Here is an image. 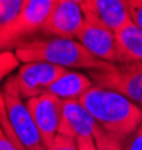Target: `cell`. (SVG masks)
<instances>
[{
	"label": "cell",
	"mask_w": 142,
	"mask_h": 150,
	"mask_svg": "<svg viewBox=\"0 0 142 150\" xmlns=\"http://www.w3.org/2000/svg\"><path fill=\"white\" fill-rule=\"evenodd\" d=\"M81 104L102 129L123 143L130 138L142 123V107L109 89L93 86L81 98Z\"/></svg>",
	"instance_id": "1"
},
{
	"label": "cell",
	"mask_w": 142,
	"mask_h": 150,
	"mask_svg": "<svg viewBox=\"0 0 142 150\" xmlns=\"http://www.w3.org/2000/svg\"><path fill=\"white\" fill-rule=\"evenodd\" d=\"M21 63L44 62L67 71H102L111 63L93 57L76 39L63 38H33L15 50Z\"/></svg>",
	"instance_id": "2"
},
{
	"label": "cell",
	"mask_w": 142,
	"mask_h": 150,
	"mask_svg": "<svg viewBox=\"0 0 142 150\" xmlns=\"http://www.w3.org/2000/svg\"><path fill=\"white\" fill-rule=\"evenodd\" d=\"M3 105L8 120L18 140L27 150H48L41 138V134L37 131L36 125L29 112V108L25 105V99L21 96L15 75L3 84L2 90Z\"/></svg>",
	"instance_id": "3"
},
{
	"label": "cell",
	"mask_w": 142,
	"mask_h": 150,
	"mask_svg": "<svg viewBox=\"0 0 142 150\" xmlns=\"http://www.w3.org/2000/svg\"><path fill=\"white\" fill-rule=\"evenodd\" d=\"M94 86L118 92L142 107V62L111 65L106 69L88 72Z\"/></svg>",
	"instance_id": "4"
},
{
	"label": "cell",
	"mask_w": 142,
	"mask_h": 150,
	"mask_svg": "<svg viewBox=\"0 0 142 150\" xmlns=\"http://www.w3.org/2000/svg\"><path fill=\"white\" fill-rule=\"evenodd\" d=\"M25 105H27L30 116L41 134L45 147L48 149L58 135L63 101H60L54 95L44 93L27 99Z\"/></svg>",
	"instance_id": "5"
},
{
	"label": "cell",
	"mask_w": 142,
	"mask_h": 150,
	"mask_svg": "<svg viewBox=\"0 0 142 150\" xmlns=\"http://www.w3.org/2000/svg\"><path fill=\"white\" fill-rule=\"evenodd\" d=\"M67 69H63L44 62H30V63H21L18 68L15 78L21 96L27 101L30 98L44 95L49 90L61 75Z\"/></svg>",
	"instance_id": "6"
},
{
	"label": "cell",
	"mask_w": 142,
	"mask_h": 150,
	"mask_svg": "<svg viewBox=\"0 0 142 150\" xmlns=\"http://www.w3.org/2000/svg\"><path fill=\"white\" fill-rule=\"evenodd\" d=\"M84 23L85 18L81 5L67 2V0H58L41 33L46 35V38L76 39Z\"/></svg>",
	"instance_id": "7"
},
{
	"label": "cell",
	"mask_w": 142,
	"mask_h": 150,
	"mask_svg": "<svg viewBox=\"0 0 142 150\" xmlns=\"http://www.w3.org/2000/svg\"><path fill=\"white\" fill-rule=\"evenodd\" d=\"M85 21L117 32L130 21L126 0H84L81 5Z\"/></svg>",
	"instance_id": "8"
},
{
	"label": "cell",
	"mask_w": 142,
	"mask_h": 150,
	"mask_svg": "<svg viewBox=\"0 0 142 150\" xmlns=\"http://www.w3.org/2000/svg\"><path fill=\"white\" fill-rule=\"evenodd\" d=\"M76 41L93 57L111 65H117V45L114 32L99 24L85 21L81 32L76 36Z\"/></svg>",
	"instance_id": "9"
},
{
	"label": "cell",
	"mask_w": 142,
	"mask_h": 150,
	"mask_svg": "<svg viewBox=\"0 0 142 150\" xmlns=\"http://www.w3.org/2000/svg\"><path fill=\"white\" fill-rule=\"evenodd\" d=\"M58 0H24L18 17L9 26L18 35L33 39L34 33L42 32Z\"/></svg>",
	"instance_id": "10"
},
{
	"label": "cell",
	"mask_w": 142,
	"mask_h": 150,
	"mask_svg": "<svg viewBox=\"0 0 142 150\" xmlns=\"http://www.w3.org/2000/svg\"><path fill=\"white\" fill-rule=\"evenodd\" d=\"M97 123L81 104V101H63L61 120L58 134L69 138H81L85 135H93Z\"/></svg>",
	"instance_id": "11"
},
{
	"label": "cell",
	"mask_w": 142,
	"mask_h": 150,
	"mask_svg": "<svg viewBox=\"0 0 142 150\" xmlns=\"http://www.w3.org/2000/svg\"><path fill=\"white\" fill-rule=\"evenodd\" d=\"M114 35L117 45V65L142 62V30L132 20Z\"/></svg>",
	"instance_id": "12"
},
{
	"label": "cell",
	"mask_w": 142,
	"mask_h": 150,
	"mask_svg": "<svg viewBox=\"0 0 142 150\" xmlns=\"http://www.w3.org/2000/svg\"><path fill=\"white\" fill-rule=\"evenodd\" d=\"M94 86L91 77L81 71H66L49 87L46 93L60 101H81V98Z\"/></svg>",
	"instance_id": "13"
},
{
	"label": "cell",
	"mask_w": 142,
	"mask_h": 150,
	"mask_svg": "<svg viewBox=\"0 0 142 150\" xmlns=\"http://www.w3.org/2000/svg\"><path fill=\"white\" fill-rule=\"evenodd\" d=\"M20 66L21 62L15 54V50H8V51L0 53V87L12 77L14 71H18Z\"/></svg>",
	"instance_id": "14"
},
{
	"label": "cell",
	"mask_w": 142,
	"mask_h": 150,
	"mask_svg": "<svg viewBox=\"0 0 142 150\" xmlns=\"http://www.w3.org/2000/svg\"><path fill=\"white\" fill-rule=\"evenodd\" d=\"M27 41L30 39L18 35L9 24H5V26L0 24V53L8 51V50H17L20 45L25 44Z\"/></svg>",
	"instance_id": "15"
},
{
	"label": "cell",
	"mask_w": 142,
	"mask_h": 150,
	"mask_svg": "<svg viewBox=\"0 0 142 150\" xmlns=\"http://www.w3.org/2000/svg\"><path fill=\"white\" fill-rule=\"evenodd\" d=\"M93 138L96 141L97 150H124V143L118 140L117 137L106 132L105 129H102L99 125L94 128Z\"/></svg>",
	"instance_id": "16"
},
{
	"label": "cell",
	"mask_w": 142,
	"mask_h": 150,
	"mask_svg": "<svg viewBox=\"0 0 142 150\" xmlns=\"http://www.w3.org/2000/svg\"><path fill=\"white\" fill-rule=\"evenodd\" d=\"M0 123H2V126H3L5 134L8 135V138L11 140V143H12V144L15 146V149H17V150H27V149H25V147L22 146V143L18 140V137L15 135L14 129H12L11 123H9V120H8L6 111H5V105H3V98H2V93H0Z\"/></svg>",
	"instance_id": "17"
},
{
	"label": "cell",
	"mask_w": 142,
	"mask_h": 150,
	"mask_svg": "<svg viewBox=\"0 0 142 150\" xmlns=\"http://www.w3.org/2000/svg\"><path fill=\"white\" fill-rule=\"evenodd\" d=\"M48 150H76V140L58 134Z\"/></svg>",
	"instance_id": "18"
},
{
	"label": "cell",
	"mask_w": 142,
	"mask_h": 150,
	"mask_svg": "<svg viewBox=\"0 0 142 150\" xmlns=\"http://www.w3.org/2000/svg\"><path fill=\"white\" fill-rule=\"evenodd\" d=\"M129 14L130 20L142 30V0H129Z\"/></svg>",
	"instance_id": "19"
},
{
	"label": "cell",
	"mask_w": 142,
	"mask_h": 150,
	"mask_svg": "<svg viewBox=\"0 0 142 150\" xmlns=\"http://www.w3.org/2000/svg\"><path fill=\"white\" fill-rule=\"evenodd\" d=\"M124 150H142V132L136 131L124 141Z\"/></svg>",
	"instance_id": "20"
},
{
	"label": "cell",
	"mask_w": 142,
	"mask_h": 150,
	"mask_svg": "<svg viewBox=\"0 0 142 150\" xmlns=\"http://www.w3.org/2000/svg\"><path fill=\"white\" fill-rule=\"evenodd\" d=\"M76 150H97L93 135H85L76 138Z\"/></svg>",
	"instance_id": "21"
},
{
	"label": "cell",
	"mask_w": 142,
	"mask_h": 150,
	"mask_svg": "<svg viewBox=\"0 0 142 150\" xmlns=\"http://www.w3.org/2000/svg\"><path fill=\"white\" fill-rule=\"evenodd\" d=\"M0 150H17L15 146L11 143V140L8 138V135L3 131V126L0 123Z\"/></svg>",
	"instance_id": "22"
},
{
	"label": "cell",
	"mask_w": 142,
	"mask_h": 150,
	"mask_svg": "<svg viewBox=\"0 0 142 150\" xmlns=\"http://www.w3.org/2000/svg\"><path fill=\"white\" fill-rule=\"evenodd\" d=\"M67 2H72V3H76V5H82L84 0H67Z\"/></svg>",
	"instance_id": "23"
},
{
	"label": "cell",
	"mask_w": 142,
	"mask_h": 150,
	"mask_svg": "<svg viewBox=\"0 0 142 150\" xmlns=\"http://www.w3.org/2000/svg\"><path fill=\"white\" fill-rule=\"evenodd\" d=\"M139 132H142V123H141V126H139V129H138Z\"/></svg>",
	"instance_id": "24"
},
{
	"label": "cell",
	"mask_w": 142,
	"mask_h": 150,
	"mask_svg": "<svg viewBox=\"0 0 142 150\" xmlns=\"http://www.w3.org/2000/svg\"><path fill=\"white\" fill-rule=\"evenodd\" d=\"M126 2H129V0H126Z\"/></svg>",
	"instance_id": "25"
}]
</instances>
